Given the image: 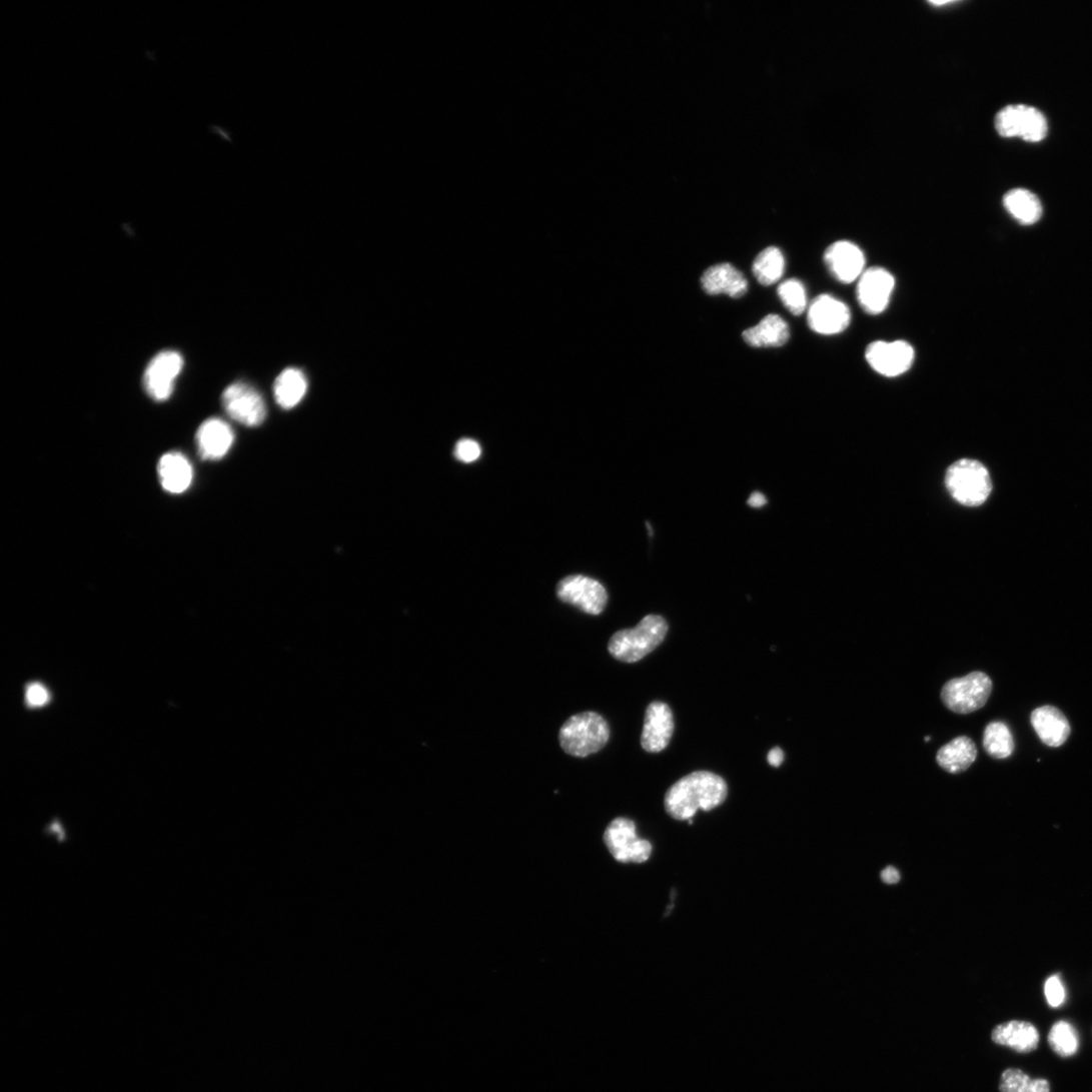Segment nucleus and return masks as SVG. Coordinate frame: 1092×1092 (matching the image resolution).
Segmentation results:
<instances>
[{
  "label": "nucleus",
  "mask_w": 1092,
  "mask_h": 1092,
  "mask_svg": "<svg viewBox=\"0 0 1092 1092\" xmlns=\"http://www.w3.org/2000/svg\"><path fill=\"white\" fill-rule=\"evenodd\" d=\"M784 759V752L778 747L772 749L767 757L768 763L775 768L780 767L783 764Z\"/></svg>",
  "instance_id": "33"
},
{
  "label": "nucleus",
  "mask_w": 1092,
  "mask_h": 1092,
  "mask_svg": "<svg viewBox=\"0 0 1092 1092\" xmlns=\"http://www.w3.org/2000/svg\"><path fill=\"white\" fill-rule=\"evenodd\" d=\"M991 1040L997 1045L1009 1047L1018 1053L1029 1054L1040 1044L1038 1029L1030 1022L1010 1021L997 1026L991 1032Z\"/></svg>",
  "instance_id": "18"
},
{
  "label": "nucleus",
  "mask_w": 1092,
  "mask_h": 1092,
  "mask_svg": "<svg viewBox=\"0 0 1092 1092\" xmlns=\"http://www.w3.org/2000/svg\"><path fill=\"white\" fill-rule=\"evenodd\" d=\"M896 279L882 267H871L858 279L857 299L861 308L869 315L883 313L891 300Z\"/></svg>",
  "instance_id": "12"
},
{
  "label": "nucleus",
  "mask_w": 1092,
  "mask_h": 1092,
  "mask_svg": "<svg viewBox=\"0 0 1092 1092\" xmlns=\"http://www.w3.org/2000/svg\"><path fill=\"white\" fill-rule=\"evenodd\" d=\"M668 629L662 617L648 616L635 629L615 634L609 645L610 653L621 662H639L664 642Z\"/></svg>",
  "instance_id": "3"
},
{
  "label": "nucleus",
  "mask_w": 1092,
  "mask_h": 1092,
  "mask_svg": "<svg viewBox=\"0 0 1092 1092\" xmlns=\"http://www.w3.org/2000/svg\"><path fill=\"white\" fill-rule=\"evenodd\" d=\"M728 798L727 782L719 775L698 771L676 782L667 792L665 808L675 820L690 821L700 810L710 812Z\"/></svg>",
  "instance_id": "1"
},
{
  "label": "nucleus",
  "mask_w": 1092,
  "mask_h": 1092,
  "mask_svg": "<svg viewBox=\"0 0 1092 1092\" xmlns=\"http://www.w3.org/2000/svg\"><path fill=\"white\" fill-rule=\"evenodd\" d=\"M785 271V258L777 247H768L761 251L753 264V273L759 283L772 285L778 282Z\"/></svg>",
  "instance_id": "25"
},
{
  "label": "nucleus",
  "mask_w": 1092,
  "mask_h": 1092,
  "mask_svg": "<svg viewBox=\"0 0 1092 1092\" xmlns=\"http://www.w3.org/2000/svg\"><path fill=\"white\" fill-rule=\"evenodd\" d=\"M235 434L231 426L222 419L206 420L197 429L195 442L197 451L205 460H219L232 448Z\"/></svg>",
  "instance_id": "16"
},
{
  "label": "nucleus",
  "mask_w": 1092,
  "mask_h": 1092,
  "mask_svg": "<svg viewBox=\"0 0 1092 1092\" xmlns=\"http://www.w3.org/2000/svg\"><path fill=\"white\" fill-rule=\"evenodd\" d=\"M222 404L234 421L247 427H257L266 418L262 395L244 382H234L227 386L222 394Z\"/></svg>",
  "instance_id": "9"
},
{
  "label": "nucleus",
  "mask_w": 1092,
  "mask_h": 1092,
  "mask_svg": "<svg viewBox=\"0 0 1092 1092\" xmlns=\"http://www.w3.org/2000/svg\"><path fill=\"white\" fill-rule=\"evenodd\" d=\"M945 483L951 497L965 507H979L989 498L992 480L980 461L962 458L949 466Z\"/></svg>",
  "instance_id": "2"
},
{
  "label": "nucleus",
  "mask_w": 1092,
  "mask_h": 1092,
  "mask_svg": "<svg viewBox=\"0 0 1092 1092\" xmlns=\"http://www.w3.org/2000/svg\"><path fill=\"white\" fill-rule=\"evenodd\" d=\"M157 472L163 489L175 494L187 490L193 479L191 463L185 455L176 451L165 453L160 458Z\"/></svg>",
  "instance_id": "19"
},
{
  "label": "nucleus",
  "mask_w": 1092,
  "mask_h": 1092,
  "mask_svg": "<svg viewBox=\"0 0 1092 1092\" xmlns=\"http://www.w3.org/2000/svg\"><path fill=\"white\" fill-rule=\"evenodd\" d=\"M810 328L821 335L832 336L844 332L851 324V311L842 301L830 294H821L810 305Z\"/></svg>",
  "instance_id": "13"
},
{
  "label": "nucleus",
  "mask_w": 1092,
  "mask_h": 1092,
  "mask_svg": "<svg viewBox=\"0 0 1092 1092\" xmlns=\"http://www.w3.org/2000/svg\"><path fill=\"white\" fill-rule=\"evenodd\" d=\"M704 290L711 295L727 294L739 299L748 290L745 275L731 263H720L710 267L702 277Z\"/></svg>",
  "instance_id": "17"
},
{
  "label": "nucleus",
  "mask_w": 1092,
  "mask_h": 1092,
  "mask_svg": "<svg viewBox=\"0 0 1092 1092\" xmlns=\"http://www.w3.org/2000/svg\"><path fill=\"white\" fill-rule=\"evenodd\" d=\"M52 694L40 681H30L24 688V703L28 710H40L50 705Z\"/></svg>",
  "instance_id": "30"
},
{
  "label": "nucleus",
  "mask_w": 1092,
  "mask_h": 1092,
  "mask_svg": "<svg viewBox=\"0 0 1092 1092\" xmlns=\"http://www.w3.org/2000/svg\"><path fill=\"white\" fill-rule=\"evenodd\" d=\"M976 758L974 742L968 737H959L939 750L937 763L948 773L960 774L969 769Z\"/></svg>",
  "instance_id": "23"
},
{
  "label": "nucleus",
  "mask_w": 1092,
  "mask_h": 1092,
  "mask_svg": "<svg viewBox=\"0 0 1092 1092\" xmlns=\"http://www.w3.org/2000/svg\"><path fill=\"white\" fill-rule=\"evenodd\" d=\"M745 342L755 348L781 347L790 338L787 322L776 314L766 316L757 326L743 332Z\"/></svg>",
  "instance_id": "22"
},
{
  "label": "nucleus",
  "mask_w": 1092,
  "mask_h": 1092,
  "mask_svg": "<svg viewBox=\"0 0 1092 1092\" xmlns=\"http://www.w3.org/2000/svg\"><path fill=\"white\" fill-rule=\"evenodd\" d=\"M996 128L1005 138L1017 137L1032 143L1044 140L1048 133L1045 116L1025 105L1009 106L1002 110L996 118Z\"/></svg>",
  "instance_id": "6"
},
{
  "label": "nucleus",
  "mask_w": 1092,
  "mask_h": 1092,
  "mask_svg": "<svg viewBox=\"0 0 1092 1092\" xmlns=\"http://www.w3.org/2000/svg\"><path fill=\"white\" fill-rule=\"evenodd\" d=\"M983 747L995 759L1002 760L1012 756L1015 743L1008 726L1001 722L989 724L984 732Z\"/></svg>",
  "instance_id": "26"
},
{
  "label": "nucleus",
  "mask_w": 1092,
  "mask_h": 1092,
  "mask_svg": "<svg viewBox=\"0 0 1092 1092\" xmlns=\"http://www.w3.org/2000/svg\"><path fill=\"white\" fill-rule=\"evenodd\" d=\"M1048 1044L1059 1057L1070 1058L1077 1053L1079 1048L1078 1032L1070 1023L1058 1021L1050 1029Z\"/></svg>",
  "instance_id": "28"
},
{
  "label": "nucleus",
  "mask_w": 1092,
  "mask_h": 1092,
  "mask_svg": "<svg viewBox=\"0 0 1092 1092\" xmlns=\"http://www.w3.org/2000/svg\"><path fill=\"white\" fill-rule=\"evenodd\" d=\"M307 390L308 379L305 373L295 367H288L281 371L273 385L275 401L284 410H290L299 405L305 398Z\"/></svg>",
  "instance_id": "21"
},
{
  "label": "nucleus",
  "mask_w": 1092,
  "mask_h": 1092,
  "mask_svg": "<svg viewBox=\"0 0 1092 1092\" xmlns=\"http://www.w3.org/2000/svg\"><path fill=\"white\" fill-rule=\"evenodd\" d=\"M453 453L456 459L468 463L475 461L480 456L481 450L476 441L463 438L456 443Z\"/></svg>",
  "instance_id": "32"
},
{
  "label": "nucleus",
  "mask_w": 1092,
  "mask_h": 1092,
  "mask_svg": "<svg viewBox=\"0 0 1092 1092\" xmlns=\"http://www.w3.org/2000/svg\"><path fill=\"white\" fill-rule=\"evenodd\" d=\"M1031 724L1041 741L1052 748L1062 746L1070 736L1068 720L1059 710L1050 706L1034 711Z\"/></svg>",
  "instance_id": "20"
},
{
  "label": "nucleus",
  "mask_w": 1092,
  "mask_h": 1092,
  "mask_svg": "<svg viewBox=\"0 0 1092 1092\" xmlns=\"http://www.w3.org/2000/svg\"><path fill=\"white\" fill-rule=\"evenodd\" d=\"M1004 205L1008 212L1023 225H1034L1043 214L1037 195L1024 188L1009 191L1004 198Z\"/></svg>",
  "instance_id": "24"
},
{
  "label": "nucleus",
  "mask_w": 1092,
  "mask_h": 1092,
  "mask_svg": "<svg viewBox=\"0 0 1092 1092\" xmlns=\"http://www.w3.org/2000/svg\"><path fill=\"white\" fill-rule=\"evenodd\" d=\"M930 740H931V739H930L929 737H928V738H926V742H929Z\"/></svg>",
  "instance_id": "36"
},
{
  "label": "nucleus",
  "mask_w": 1092,
  "mask_h": 1092,
  "mask_svg": "<svg viewBox=\"0 0 1092 1092\" xmlns=\"http://www.w3.org/2000/svg\"><path fill=\"white\" fill-rule=\"evenodd\" d=\"M824 259L831 274L843 283L858 280L866 270L863 251L850 241L833 243L826 250Z\"/></svg>",
  "instance_id": "14"
},
{
  "label": "nucleus",
  "mask_w": 1092,
  "mask_h": 1092,
  "mask_svg": "<svg viewBox=\"0 0 1092 1092\" xmlns=\"http://www.w3.org/2000/svg\"><path fill=\"white\" fill-rule=\"evenodd\" d=\"M991 692V679L982 672H972L947 682L942 689L941 699L952 713L968 715L981 710L987 704Z\"/></svg>",
  "instance_id": "5"
},
{
  "label": "nucleus",
  "mask_w": 1092,
  "mask_h": 1092,
  "mask_svg": "<svg viewBox=\"0 0 1092 1092\" xmlns=\"http://www.w3.org/2000/svg\"><path fill=\"white\" fill-rule=\"evenodd\" d=\"M1045 996L1052 1008H1059L1065 1001V988L1058 976H1051L1045 983Z\"/></svg>",
  "instance_id": "31"
},
{
  "label": "nucleus",
  "mask_w": 1092,
  "mask_h": 1092,
  "mask_svg": "<svg viewBox=\"0 0 1092 1092\" xmlns=\"http://www.w3.org/2000/svg\"><path fill=\"white\" fill-rule=\"evenodd\" d=\"M558 598L585 614L600 616L606 610L609 595L606 588L585 576H570L562 580L557 589Z\"/></svg>",
  "instance_id": "7"
},
{
  "label": "nucleus",
  "mask_w": 1092,
  "mask_h": 1092,
  "mask_svg": "<svg viewBox=\"0 0 1092 1092\" xmlns=\"http://www.w3.org/2000/svg\"><path fill=\"white\" fill-rule=\"evenodd\" d=\"M865 357L877 373L886 377H898L912 368L916 352L906 341H875L867 347Z\"/></svg>",
  "instance_id": "11"
},
{
  "label": "nucleus",
  "mask_w": 1092,
  "mask_h": 1092,
  "mask_svg": "<svg viewBox=\"0 0 1092 1092\" xmlns=\"http://www.w3.org/2000/svg\"><path fill=\"white\" fill-rule=\"evenodd\" d=\"M766 503H767V499H766L765 495L762 492H759V491H756V492L752 493V495H751V497H750V499L748 501V504L751 507H754V508L763 507Z\"/></svg>",
  "instance_id": "35"
},
{
  "label": "nucleus",
  "mask_w": 1092,
  "mask_h": 1092,
  "mask_svg": "<svg viewBox=\"0 0 1092 1092\" xmlns=\"http://www.w3.org/2000/svg\"><path fill=\"white\" fill-rule=\"evenodd\" d=\"M605 842L615 859L622 863H644L653 852L651 843L638 837L636 824L626 818L611 823Z\"/></svg>",
  "instance_id": "8"
},
{
  "label": "nucleus",
  "mask_w": 1092,
  "mask_h": 1092,
  "mask_svg": "<svg viewBox=\"0 0 1092 1092\" xmlns=\"http://www.w3.org/2000/svg\"><path fill=\"white\" fill-rule=\"evenodd\" d=\"M611 737L607 721L595 713H582L570 718L560 731L563 750L574 757L585 758L603 750Z\"/></svg>",
  "instance_id": "4"
},
{
  "label": "nucleus",
  "mask_w": 1092,
  "mask_h": 1092,
  "mask_svg": "<svg viewBox=\"0 0 1092 1092\" xmlns=\"http://www.w3.org/2000/svg\"><path fill=\"white\" fill-rule=\"evenodd\" d=\"M778 295L786 309L793 315L801 316L808 309V296L804 283L796 278L782 282Z\"/></svg>",
  "instance_id": "29"
},
{
  "label": "nucleus",
  "mask_w": 1092,
  "mask_h": 1092,
  "mask_svg": "<svg viewBox=\"0 0 1092 1092\" xmlns=\"http://www.w3.org/2000/svg\"><path fill=\"white\" fill-rule=\"evenodd\" d=\"M674 728V717L669 706L660 702L651 704L646 712L642 747L649 753L664 751L671 742Z\"/></svg>",
  "instance_id": "15"
},
{
  "label": "nucleus",
  "mask_w": 1092,
  "mask_h": 1092,
  "mask_svg": "<svg viewBox=\"0 0 1092 1092\" xmlns=\"http://www.w3.org/2000/svg\"><path fill=\"white\" fill-rule=\"evenodd\" d=\"M883 881L888 884H896L901 880V874L895 867H887L881 875Z\"/></svg>",
  "instance_id": "34"
},
{
  "label": "nucleus",
  "mask_w": 1092,
  "mask_h": 1092,
  "mask_svg": "<svg viewBox=\"0 0 1092 1092\" xmlns=\"http://www.w3.org/2000/svg\"><path fill=\"white\" fill-rule=\"evenodd\" d=\"M184 360L174 350H165L155 355L144 373V388L156 402L168 400L174 390L175 380L182 371Z\"/></svg>",
  "instance_id": "10"
},
{
  "label": "nucleus",
  "mask_w": 1092,
  "mask_h": 1092,
  "mask_svg": "<svg viewBox=\"0 0 1092 1092\" xmlns=\"http://www.w3.org/2000/svg\"><path fill=\"white\" fill-rule=\"evenodd\" d=\"M1001 1092H1051V1084L1044 1078H1032L1018 1068H1009L1000 1080Z\"/></svg>",
  "instance_id": "27"
}]
</instances>
